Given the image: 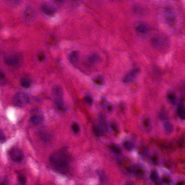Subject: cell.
I'll list each match as a JSON object with an SVG mask.
<instances>
[{
  "label": "cell",
  "instance_id": "18",
  "mask_svg": "<svg viewBox=\"0 0 185 185\" xmlns=\"http://www.w3.org/2000/svg\"><path fill=\"white\" fill-rule=\"evenodd\" d=\"M34 12L32 8H30L26 9L25 12V18L26 19H32L33 17H34Z\"/></svg>",
  "mask_w": 185,
  "mask_h": 185
},
{
  "label": "cell",
  "instance_id": "12",
  "mask_svg": "<svg viewBox=\"0 0 185 185\" xmlns=\"http://www.w3.org/2000/svg\"><path fill=\"white\" fill-rule=\"evenodd\" d=\"M31 121L35 124H40L44 121V117L41 115H35L31 117Z\"/></svg>",
  "mask_w": 185,
  "mask_h": 185
},
{
  "label": "cell",
  "instance_id": "30",
  "mask_svg": "<svg viewBox=\"0 0 185 185\" xmlns=\"http://www.w3.org/2000/svg\"><path fill=\"white\" fill-rule=\"evenodd\" d=\"M5 75L1 71H0V84L5 83Z\"/></svg>",
  "mask_w": 185,
  "mask_h": 185
},
{
  "label": "cell",
  "instance_id": "17",
  "mask_svg": "<svg viewBox=\"0 0 185 185\" xmlns=\"http://www.w3.org/2000/svg\"><path fill=\"white\" fill-rule=\"evenodd\" d=\"M94 134L97 136H101L104 134V129L101 126H97L93 128Z\"/></svg>",
  "mask_w": 185,
  "mask_h": 185
},
{
  "label": "cell",
  "instance_id": "1",
  "mask_svg": "<svg viewBox=\"0 0 185 185\" xmlns=\"http://www.w3.org/2000/svg\"><path fill=\"white\" fill-rule=\"evenodd\" d=\"M49 160L55 168L62 171L68 168L71 161V156L67 151L61 150L53 154L50 156Z\"/></svg>",
  "mask_w": 185,
  "mask_h": 185
},
{
  "label": "cell",
  "instance_id": "14",
  "mask_svg": "<svg viewBox=\"0 0 185 185\" xmlns=\"http://www.w3.org/2000/svg\"><path fill=\"white\" fill-rule=\"evenodd\" d=\"M177 113L180 119L184 120L185 119V109L183 104L179 105L177 108Z\"/></svg>",
  "mask_w": 185,
  "mask_h": 185
},
{
  "label": "cell",
  "instance_id": "36",
  "mask_svg": "<svg viewBox=\"0 0 185 185\" xmlns=\"http://www.w3.org/2000/svg\"><path fill=\"white\" fill-rule=\"evenodd\" d=\"M107 109L108 110L110 111V112H111L112 110V109H113V107H112V106L111 105H109L107 106Z\"/></svg>",
  "mask_w": 185,
  "mask_h": 185
},
{
  "label": "cell",
  "instance_id": "2",
  "mask_svg": "<svg viewBox=\"0 0 185 185\" xmlns=\"http://www.w3.org/2000/svg\"><path fill=\"white\" fill-rule=\"evenodd\" d=\"M53 94L56 106L59 110H64L65 105L63 99V92L62 88L59 86H55L53 89Z\"/></svg>",
  "mask_w": 185,
  "mask_h": 185
},
{
  "label": "cell",
  "instance_id": "23",
  "mask_svg": "<svg viewBox=\"0 0 185 185\" xmlns=\"http://www.w3.org/2000/svg\"><path fill=\"white\" fill-rule=\"evenodd\" d=\"M109 148L112 152H114V153L117 154L121 153V149L116 145H111L110 146H109Z\"/></svg>",
  "mask_w": 185,
  "mask_h": 185
},
{
  "label": "cell",
  "instance_id": "4",
  "mask_svg": "<svg viewBox=\"0 0 185 185\" xmlns=\"http://www.w3.org/2000/svg\"><path fill=\"white\" fill-rule=\"evenodd\" d=\"M29 97L23 92H18L13 97L12 102L14 105L17 107H22L27 105L29 102Z\"/></svg>",
  "mask_w": 185,
  "mask_h": 185
},
{
  "label": "cell",
  "instance_id": "32",
  "mask_svg": "<svg viewBox=\"0 0 185 185\" xmlns=\"http://www.w3.org/2000/svg\"><path fill=\"white\" fill-rule=\"evenodd\" d=\"M171 181H172L171 178L168 176H164L162 178V181L166 184H169L171 182Z\"/></svg>",
  "mask_w": 185,
  "mask_h": 185
},
{
  "label": "cell",
  "instance_id": "19",
  "mask_svg": "<svg viewBox=\"0 0 185 185\" xmlns=\"http://www.w3.org/2000/svg\"><path fill=\"white\" fill-rule=\"evenodd\" d=\"M20 83H21V85L25 88H28L30 87V85H31L30 81L26 78L22 79L21 80V81H20Z\"/></svg>",
  "mask_w": 185,
  "mask_h": 185
},
{
  "label": "cell",
  "instance_id": "37",
  "mask_svg": "<svg viewBox=\"0 0 185 185\" xmlns=\"http://www.w3.org/2000/svg\"><path fill=\"white\" fill-rule=\"evenodd\" d=\"M176 185H185V183L183 181H181L178 182Z\"/></svg>",
  "mask_w": 185,
  "mask_h": 185
},
{
  "label": "cell",
  "instance_id": "5",
  "mask_svg": "<svg viewBox=\"0 0 185 185\" xmlns=\"http://www.w3.org/2000/svg\"><path fill=\"white\" fill-rule=\"evenodd\" d=\"M5 61L8 66H17L22 62V56L20 54H12L7 56Z\"/></svg>",
  "mask_w": 185,
  "mask_h": 185
},
{
  "label": "cell",
  "instance_id": "20",
  "mask_svg": "<svg viewBox=\"0 0 185 185\" xmlns=\"http://www.w3.org/2000/svg\"><path fill=\"white\" fill-rule=\"evenodd\" d=\"M142 124L146 129H149L151 127V120L148 117H144L142 119Z\"/></svg>",
  "mask_w": 185,
  "mask_h": 185
},
{
  "label": "cell",
  "instance_id": "11",
  "mask_svg": "<svg viewBox=\"0 0 185 185\" xmlns=\"http://www.w3.org/2000/svg\"><path fill=\"white\" fill-rule=\"evenodd\" d=\"M79 54L78 51H73L69 54V60L72 65H76L79 60Z\"/></svg>",
  "mask_w": 185,
  "mask_h": 185
},
{
  "label": "cell",
  "instance_id": "8",
  "mask_svg": "<svg viewBox=\"0 0 185 185\" xmlns=\"http://www.w3.org/2000/svg\"><path fill=\"white\" fill-rule=\"evenodd\" d=\"M139 72H140V71L137 68L132 70L124 77L123 79V82L127 83L132 82L136 78V76L138 75Z\"/></svg>",
  "mask_w": 185,
  "mask_h": 185
},
{
  "label": "cell",
  "instance_id": "25",
  "mask_svg": "<svg viewBox=\"0 0 185 185\" xmlns=\"http://www.w3.org/2000/svg\"><path fill=\"white\" fill-rule=\"evenodd\" d=\"M71 127L72 131L76 134L78 133L80 131V127H79V126L77 123H76V122L73 123L72 124Z\"/></svg>",
  "mask_w": 185,
  "mask_h": 185
},
{
  "label": "cell",
  "instance_id": "10",
  "mask_svg": "<svg viewBox=\"0 0 185 185\" xmlns=\"http://www.w3.org/2000/svg\"><path fill=\"white\" fill-rule=\"evenodd\" d=\"M41 9L43 12H44V14L48 16H52L55 12V10L54 7H52V5L47 4L43 5Z\"/></svg>",
  "mask_w": 185,
  "mask_h": 185
},
{
  "label": "cell",
  "instance_id": "24",
  "mask_svg": "<svg viewBox=\"0 0 185 185\" xmlns=\"http://www.w3.org/2000/svg\"><path fill=\"white\" fill-rule=\"evenodd\" d=\"M123 146L124 148L128 151H130L133 148V144L129 141H125L123 143Z\"/></svg>",
  "mask_w": 185,
  "mask_h": 185
},
{
  "label": "cell",
  "instance_id": "38",
  "mask_svg": "<svg viewBox=\"0 0 185 185\" xmlns=\"http://www.w3.org/2000/svg\"><path fill=\"white\" fill-rule=\"evenodd\" d=\"M126 185H133V183L131 182H129V183H127Z\"/></svg>",
  "mask_w": 185,
  "mask_h": 185
},
{
  "label": "cell",
  "instance_id": "15",
  "mask_svg": "<svg viewBox=\"0 0 185 185\" xmlns=\"http://www.w3.org/2000/svg\"><path fill=\"white\" fill-rule=\"evenodd\" d=\"M163 126H164V129L166 132H167L168 133L173 132V130H174V126H173L172 123H171L170 121H168L167 120L165 121L164 124H163Z\"/></svg>",
  "mask_w": 185,
  "mask_h": 185
},
{
  "label": "cell",
  "instance_id": "6",
  "mask_svg": "<svg viewBox=\"0 0 185 185\" xmlns=\"http://www.w3.org/2000/svg\"><path fill=\"white\" fill-rule=\"evenodd\" d=\"M163 16L165 22L169 25H173L176 21V16L173 10L170 8H166L164 11Z\"/></svg>",
  "mask_w": 185,
  "mask_h": 185
},
{
  "label": "cell",
  "instance_id": "35",
  "mask_svg": "<svg viewBox=\"0 0 185 185\" xmlns=\"http://www.w3.org/2000/svg\"><path fill=\"white\" fill-rule=\"evenodd\" d=\"M37 58H38L39 61L42 62V61H44V59H45V56H44V54H39V55L37 56Z\"/></svg>",
  "mask_w": 185,
  "mask_h": 185
},
{
  "label": "cell",
  "instance_id": "27",
  "mask_svg": "<svg viewBox=\"0 0 185 185\" xmlns=\"http://www.w3.org/2000/svg\"><path fill=\"white\" fill-rule=\"evenodd\" d=\"M110 127L112 131L115 133H118L119 131V126L116 122L114 121H112L110 122Z\"/></svg>",
  "mask_w": 185,
  "mask_h": 185
},
{
  "label": "cell",
  "instance_id": "28",
  "mask_svg": "<svg viewBox=\"0 0 185 185\" xmlns=\"http://www.w3.org/2000/svg\"><path fill=\"white\" fill-rule=\"evenodd\" d=\"M160 117L161 119L164 120L165 121H167V119H168V115H167V113L164 110L162 112H161L160 114Z\"/></svg>",
  "mask_w": 185,
  "mask_h": 185
},
{
  "label": "cell",
  "instance_id": "7",
  "mask_svg": "<svg viewBox=\"0 0 185 185\" xmlns=\"http://www.w3.org/2000/svg\"><path fill=\"white\" fill-rule=\"evenodd\" d=\"M10 157L15 162H20L23 158V155L21 149L18 148H13L10 151Z\"/></svg>",
  "mask_w": 185,
  "mask_h": 185
},
{
  "label": "cell",
  "instance_id": "21",
  "mask_svg": "<svg viewBox=\"0 0 185 185\" xmlns=\"http://www.w3.org/2000/svg\"><path fill=\"white\" fill-rule=\"evenodd\" d=\"M150 178H151V180L153 181V182H154L155 183H158L159 182L158 181V173L154 170L152 171L151 173V175H150Z\"/></svg>",
  "mask_w": 185,
  "mask_h": 185
},
{
  "label": "cell",
  "instance_id": "3",
  "mask_svg": "<svg viewBox=\"0 0 185 185\" xmlns=\"http://www.w3.org/2000/svg\"><path fill=\"white\" fill-rule=\"evenodd\" d=\"M151 44L155 48L164 49L168 47L169 44L168 39L163 36H156L154 37L151 41Z\"/></svg>",
  "mask_w": 185,
  "mask_h": 185
},
{
  "label": "cell",
  "instance_id": "39",
  "mask_svg": "<svg viewBox=\"0 0 185 185\" xmlns=\"http://www.w3.org/2000/svg\"><path fill=\"white\" fill-rule=\"evenodd\" d=\"M57 2H58L59 3H62L64 0H56Z\"/></svg>",
  "mask_w": 185,
  "mask_h": 185
},
{
  "label": "cell",
  "instance_id": "33",
  "mask_svg": "<svg viewBox=\"0 0 185 185\" xmlns=\"http://www.w3.org/2000/svg\"><path fill=\"white\" fill-rule=\"evenodd\" d=\"M19 181L22 185H24L26 183V178L23 176H19Z\"/></svg>",
  "mask_w": 185,
  "mask_h": 185
},
{
  "label": "cell",
  "instance_id": "26",
  "mask_svg": "<svg viewBox=\"0 0 185 185\" xmlns=\"http://www.w3.org/2000/svg\"><path fill=\"white\" fill-rule=\"evenodd\" d=\"M167 98L170 102H174L176 99V96L174 93L173 92H169L167 94Z\"/></svg>",
  "mask_w": 185,
  "mask_h": 185
},
{
  "label": "cell",
  "instance_id": "41",
  "mask_svg": "<svg viewBox=\"0 0 185 185\" xmlns=\"http://www.w3.org/2000/svg\"><path fill=\"white\" fill-rule=\"evenodd\" d=\"M0 185H5V184H3V183H2V184H1Z\"/></svg>",
  "mask_w": 185,
  "mask_h": 185
},
{
  "label": "cell",
  "instance_id": "9",
  "mask_svg": "<svg viewBox=\"0 0 185 185\" xmlns=\"http://www.w3.org/2000/svg\"><path fill=\"white\" fill-rule=\"evenodd\" d=\"M128 171L129 173L133 174L136 176H142L145 173V171L143 168L137 165L131 166L129 168Z\"/></svg>",
  "mask_w": 185,
  "mask_h": 185
},
{
  "label": "cell",
  "instance_id": "16",
  "mask_svg": "<svg viewBox=\"0 0 185 185\" xmlns=\"http://www.w3.org/2000/svg\"><path fill=\"white\" fill-rule=\"evenodd\" d=\"M136 30L141 34H146L147 33L148 30V28L147 26L144 24H138V26L136 27Z\"/></svg>",
  "mask_w": 185,
  "mask_h": 185
},
{
  "label": "cell",
  "instance_id": "13",
  "mask_svg": "<svg viewBox=\"0 0 185 185\" xmlns=\"http://www.w3.org/2000/svg\"><path fill=\"white\" fill-rule=\"evenodd\" d=\"M99 59H100L99 56L97 54H91L87 58V60L89 61V62L91 64H95L98 62Z\"/></svg>",
  "mask_w": 185,
  "mask_h": 185
},
{
  "label": "cell",
  "instance_id": "31",
  "mask_svg": "<svg viewBox=\"0 0 185 185\" xmlns=\"http://www.w3.org/2000/svg\"><path fill=\"white\" fill-rule=\"evenodd\" d=\"M85 100L89 105H92L93 103V99L90 95H86L85 96Z\"/></svg>",
  "mask_w": 185,
  "mask_h": 185
},
{
  "label": "cell",
  "instance_id": "34",
  "mask_svg": "<svg viewBox=\"0 0 185 185\" xmlns=\"http://www.w3.org/2000/svg\"><path fill=\"white\" fill-rule=\"evenodd\" d=\"M151 160L153 161V162L154 163H158V156L156 155H153L152 156H151Z\"/></svg>",
  "mask_w": 185,
  "mask_h": 185
},
{
  "label": "cell",
  "instance_id": "22",
  "mask_svg": "<svg viewBox=\"0 0 185 185\" xmlns=\"http://www.w3.org/2000/svg\"><path fill=\"white\" fill-rule=\"evenodd\" d=\"M94 82L95 83V84H96L97 85L101 86L103 85L104 80V78L101 76H98L94 79Z\"/></svg>",
  "mask_w": 185,
  "mask_h": 185
},
{
  "label": "cell",
  "instance_id": "29",
  "mask_svg": "<svg viewBox=\"0 0 185 185\" xmlns=\"http://www.w3.org/2000/svg\"><path fill=\"white\" fill-rule=\"evenodd\" d=\"M6 141V138H5V134H4L3 131L0 129V142L3 143Z\"/></svg>",
  "mask_w": 185,
  "mask_h": 185
},
{
  "label": "cell",
  "instance_id": "40",
  "mask_svg": "<svg viewBox=\"0 0 185 185\" xmlns=\"http://www.w3.org/2000/svg\"><path fill=\"white\" fill-rule=\"evenodd\" d=\"M71 1H72V2H76L77 1H78L79 0H71Z\"/></svg>",
  "mask_w": 185,
  "mask_h": 185
}]
</instances>
